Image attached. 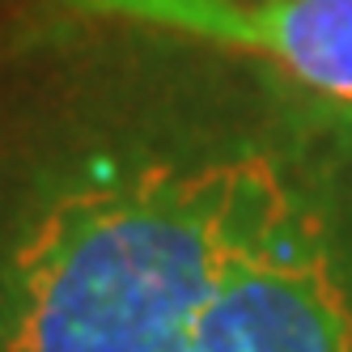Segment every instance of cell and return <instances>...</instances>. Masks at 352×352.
<instances>
[{
    "label": "cell",
    "mask_w": 352,
    "mask_h": 352,
    "mask_svg": "<svg viewBox=\"0 0 352 352\" xmlns=\"http://www.w3.org/2000/svg\"><path fill=\"white\" fill-rule=\"evenodd\" d=\"M314 191L280 136L123 132L43 166L0 238V352H191Z\"/></svg>",
    "instance_id": "cell-1"
},
{
    "label": "cell",
    "mask_w": 352,
    "mask_h": 352,
    "mask_svg": "<svg viewBox=\"0 0 352 352\" xmlns=\"http://www.w3.org/2000/svg\"><path fill=\"white\" fill-rule=\"evenodd\" d=\"M191 352H352V272L318 187L234 272Z\"/></svg>",
    "instance_id": "cell-2"
},
{
    "label": "cell",
    "mask_w": 352,
    "mask_h": 352,
    "mask_svg": "<svg viewBox=\"0 0 352 352\" xmlns=\"http://www.w3.org/2000/svg\"><path fill=\"white\" fill-rule=\"evenodd\" d=\"M52 9L259 60L327 102L352 107V0H52Z\"/></svg>",
    "instance_id": "cell-3"
}]
</instances>
